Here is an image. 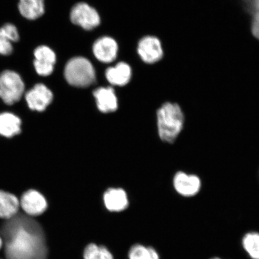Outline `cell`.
<instances>
[{"mask_svg": "<svg viewBox=\"0 0 259 259\" xmlns=\"http://www.w3.org/2000/svg\"><path fill=\"white\" fill-rule=\"evenodd\" d=\"M103 202L107 209L111 212H121L127 208V193L120 188H110L103 194Z\"/></svg>", "mask_w": 259, "mask_h": 259, "instance_id": "obj_11", "label": "cell"}, {"mask_svg": "<svg viewBox=\"0 0 259 259\" xmlns=\"http://www.w3.org/2000/svg\"><path fill=\"white\" fill-rule=\"evenodd\" d=\"M20 203L22 208L30 216L42 214L48 208L45 197L36 190H30L22 195Z\"/></svg>", "mask_w": 259, "mask_h": 259, "instance_id": "obj_9", "label": "cell"}, {"mask_svg": "<svg viewBox=\"0 0 259 259\" xmlns=\"http://www.w3.org/2000/svg\"><path fill=\"white\" fill-rule=\"evenodd\" d=\"M34 67L37 73L40 76H47L53 72L54 65L34 61Z\"/></svg>", "mask_w": 259, "mask_h": 259, "instance_id": "obj_22", "label": "cell"}, {"mask_svg": "<svg viewBox=\"0 0 259 259\" xmlns=\"http://www.w3.org/2000/svg\"><path fill=\"white\" fill-rule=\"evenodd\" d=\"M25 85L20 76L11 70L0 74V98L8 105L19 101L24 95Z\"/></svg>", "mask_w": 259, "mask_h": 259, "instance_id": "obj_4", "label": "cell"}, {"mask_svg": "<svg viewBox=\"0 0 259 259\" xmlns=\"http://www.w3.org/2000/svg\"><path fill=\"white\" fill-rule=\"evenodd\" d=\"M15 216L3 228L8 257L43 259L47 254V247L40 226L31 219Z\"/></svg>", "mask_w": 259, "mask_h": 259, "instance_id": "obj_1", "label": "cell"}, {"mask_svg": "<svg viewBox=\"0 0 259 259\" xmlns=\"http://www.w3.org/2000/svg\"><path fill=\"white\" fill-rule=\"evenodd\" d=\"M18 8L21 14L30 20L40 18L45 12L44 3L41 0H22Z\"/></svg>", "mask_w": 259, "mask_h": 259, "instance_id": "obj_16", "label": "cell"}, {"mask_svg": "<svg viewBox=\"0 0 259 259\" xmlns=\"http://www.w3.org/2000/svg\"><path fill=\"white\" fill-rule=\"evenodd\" d=\"M12 42L0 30V55L9 56L12 53Z\"/></svg>", "mask_w": 259, "mask_h": 259, "instance_id": "obj_23", "label": "cell"}, {"mask_svg": "<svg viewBox=\"0 0 259 259\" xmlns=\"http://www.w3.org/2000/svg\"><path fill=\"white\" fill-rule=\"evenodd\" d=\"M173 186L179 195L184 197L196 196L202 189V183L198 176L178 171L173 178Z\"/></svg>", "mask_w": 259, "mask_h": 259, "instance_id": "obj_5", "label": "cell"}, {"mask_svg": "<svg viewBox=\"0 0 259 259\" xmlns=\"http://www.w3.org/2000/svg\"><path fill=\"white\" fill-rule=\"evenodd\" d=\"M53 99V93L42 83L36 84L25 95L26 102L29 108L38 112L44 111Z\"/></svg>", "mask_w": 259, "mask_h": 259, "instance_id": "obj_7", "label": "cell"}, {"mask_svg": "<svg viewBox=\"0 0 259 259\" xmlns=\"http://www.w3.org/2000/svg\"><path fill=\"white\" fill-rule=\"evenodd\" d=\"M6 37H7L12 42H17L19 40V32L17 28L14 25L12 24H6L0 28Z\"/></svg>", "mask_w": 259, "mask_h": 259, "instance_id": "obj_21", "label": "cell"}, {"mask_svg": "<svg viewBox=\"0 0 259 259\" xmlns=\"http://www.w3.org/2000/svg\"><path fill=\"white\" fill-rule=\"evenodd\" d=\"M250 7L252 12L259 11V0L252 2L251 3Z\"/></svg>", "mask_w": 259, "mask_h": 259, "instance_id": "obj_26", "label": "cell"}, {"mask_svg": "<svg viewBox=\"0 0 259 259\" xmlns=\"http://www.w3.org/2000/svg\"><path fill=\"white\" fill-rule=\"evenodd\" d=\"M21 121L13 113L5 112L0 114V135L11 138L20 134Z\"/></svg>", "mask_w": 259, "mask_h": 259, "instance_id": "obj_14", "label": "cell"}, {"mask_svg": "<svg viewBox=\"0 0 259 259\" xmlns=\"http://www.w3.org/2000/svg\"><path fill=\"white\" fill-rule=\"evenodd\" d=\"M242 245L252 259H259V233H247L242 238Z\"/></svg>", "mask_w": 259, "mask_h": 259, "instance_id": "obj_17", "label": "cell"}, {"mask_svg": "<svg viewBox=\"0 0 259 259\" xmlns=\"http://www.w3.org/2000/svg\"><path fill=\"white\" fill-rule=\"evenodd\" d=\"M20 206L14 194L0 190V218L11 219L16 215Z\"/></svg>", "mask_w": 259, "mask_h": 259, "instance_id": "obj_15", "label": "cell"}, {"mask_svg": "<svg viewBox=\"0 0 259 259\" xmlns=\"http://www.w3.org/2000/svg\"><path fill=\"white\" fill-rule=\"evenodd\" d=\"M211 259H221V258H218V257H214V258H212Z\"/></svg>", "mask_w": 259, "mask_h": 259, "instance_id": "obj_28", "label": "cell"}, {"mask_svg": "<svg viewBox=\"0 0 259 259\" xmlns=\"http://www.w3.org/2000/svg\"><path fill=\"white\" fill-rule=\"evenodd\" d=\"M71 21L87 30H93L100 23V18L95 9L85 3H77L70 13Z\"/></svg>", "mask_w": 259, "mask_h": 259, "instance_id": "obj_6", "label": "cell"}, {"mask_svg": "<svg viewBox=\"0 0 259 259\" xmlns=\"http://www.w3.org/2000/svg\"><path fill=\"white\" fill-rule=\"evenodd\" d=\"M3 245V240L1 236H0V249H1Z\"/></svg>", "mask_w": 259, "mask_h": 259, "instance_id": "obj_27", "label": "cell"}, {"mask_svg": "<svg viewBox=\"0 0 259 259\" xmlns=\"http://www.w3.org/2000/svg\"><path fill=\"white\" fill-rule=\"evenodd\" d=\"M118 45L109 37H103L97 40L93 45V53L101 62L109 63L116 59L118 53Z\"/></svg>", "mask_w": 259, "mask_h": 259, "instance_id": "obj_10", "label": "cell"}, {"mask_svg": "<svg viewBox=\"0 0 259 259\" xmlns=\"http://www.w3.org/2000/svg\"><path fill=\"white\" fill-rule=\"evenodd\" d=\"M148 247L142 244L133 245L128 252L129 259H148Z\"/></svg>", "mask_w": 259, "mask_h": 259, "instance_id": "obj_20", "label": "cell"}, {"mask_svg": "<svg viewBox=\"0 0 259 259\" xmlns=\"http://www.w3.org/2000/svg\"><path fill=\"white\" fill-rule=\"evenodd\" d=\"M138 52L142 60L148 64L157 62L163 55L160 40L154 36L142 38L138 44Z\"/></svg>", "mask_w": 259, "mask_h": 259, "instance_id": "obj_8", "label": "cell"}, {"mask_svg": "<svg viewBox=\"0 0 259 259\" xmlns=\"http://www.w3.org/2000/svg\"><path fill=\"white\" fill-rule=\"evenodd\" d=\"M35 60L41 62L54 65L56 62V56L51 48L46 46H40L34 51Z\"/></svg>", "mask_w": 259, "mask_h": 259, "instance_id": "obj_19", "label": "cell"}, {"mask_svg": "<svg viewBox=\"0 0 259 259\" xmlns=\"http://www.w3.org/2000/svg\"><path fill=\"white\" fill-rule=\"evenodd\" d=\"M149 254L148 259H160L159 254L155 249L151 247H148Z\"/></svg>", "mask_w": 259, "mask_h": 259, "instance_id": "obj_25", "label": "cell"}, {"mask_svg": "<svg viewBox=\"0 0 259 259\" xmlns=\"http://www.w3.org/2000/svg\"><path fill=\"white\" fill-rule=\"evenodd\" d=\"M83 259H114L111 252L103 245L91 243L86 246L83 252Z\"/></svg>", "mask_w": 259, "mask_h": 259, "instance_id": "obj_18", "label": "cell"}, {"mask_svg": "<svg viewBox=\"0 0 259 259\" xmlns=\"http://www.w3.org/2000/svg\"><path fill=\"white\" fill-rule=\"evenodd\" d=\"M97 107L100 112L110 113L114 112L118 108V100L115 91L112 87H101L93 93Z\"/></svg>", "mask_w": 259, "mask_h": 259, "instance_id": "obj_12", "label": "cell"}, {"mask_svg": "<svg viewBox=\"0 0 259 259\" xmlns=\"http://www.w3.org/2000/svg\"><path fill=\"white\" fill-rule=\"evenodd\" d=\"M65 78L71 85L85 88L96 81L95 70L90 61L83 57L71 59L65 67Z\"/></svg>", "mask_w": 259, "mask_h": 259, "instance_id": "obj_3", "label": "cell"}, {"mask_svg": "<svg viewBox=\"0 0 259 259\" xmlns=\"http://www.w3.org/2000/svg\"><path fill=\"white\" fill-rule=\"evenodd\" d=\"M131 76V68L125 63H119L115 67H109L106 71V79L113 85H125L129 82Z\"/></svg>", "mask_w": 259, "mask_h": 259, "instance_id": "obj_13", "label": "cell"}, {"mask_svg": "<svg viewBox=\"0 0 259 259\" xmlns=\"http://www.w3.org/2000/svg\"><path fill=\"white\" fill-rule=\"evenodd\" d=\"M158 135L162 141L172 144L183 128L184 116L180 107L165 103L157 111Z\"/></svg>", "mask_w": 259, "mask_h": 259, "instance_id": "obj_2", "label": "cell"}, {"mask_svg": "<svg viewBox=\"0 0 259 259\" xmlns=\"http://www.w3.org/2000/svg\"><path fill=\"white\" fill-rule=\"evenodd\" d=\"M252 32L259 39V11L252 12Z\"/></svg>", "mask_w": 259, "mask_h": 259, "instance_id": "obj_24", "label": "cell"}]
</instances>
